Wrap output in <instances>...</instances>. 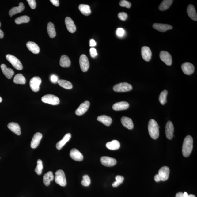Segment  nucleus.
Returning a JSON list of instances; mask_svg holds the SVG:
<instances>
[{
    "mask_svg": "<svg viewBox=\"0 0 197 197\" xmlns=\"http://www.w3.org/2000/svg\"><path fill=\"white\" fill-rule=\"evenodd\" d=\"M54 179V175L51 171H49L47 173L44 174L43 176V183L46 186H49L50 182Z\"/></svg>",
    "mask_w": 197,
    "mask_h": 197,
    "instance_id": "cd10ccee",
    "label": "nucleus"
},
{
    "mask_svg": "<svg viewBox=\"0 0 197 197\" xmlns=\"http://www.w3.org/2000/svg\"><path fill=\"white\" fill-rule=\"evenodd\" d=\"M90 103L89 101H85V102L80 104L75 112V114L78 116H81L86 112L89 108Z\"/></svg>",
    "mask_w": 197,
    "mask_h": 197,
    "instance_id": "f8f14e48",
    "label": "nucleus"
},
{
    "mask_svg": "<svg viewBox=\"0 0 197 197\" xmlns=\"http://www.w3.org/2000/svg\"><path fill=\"white\" fill-rule=\"evenodd\" d=\"M168 93V92L166 90H164L161 93L159 97V100L161 104L164 105L167 102L166 97H167Z\"/></svg>",
    "mask_w": 197,
    "mask_h": 197,
    "instance_id": "4c0bfd02",
    "label": "nucleus"
},
{
    "mask_svg": "<svg viewBox=\"0 0 197 197\" xmlns=\"http://www.w3.org/2000/svg\"><path fill=\"white\" fill-rule=\"evenodd\" d=\"M79 9L82 14L85 16H89L91 14L90 7L89 5L80 4L79 6Z\"/></svg>",
    "mask_w": 197,
    "mask_h": 197,
    "instance_id": "7c9ffc66",
    "label": "nucleus"
},
{
    "mask_svg": "<svg viewBox=\"0 0 197 197\" xmlns=\"http://www.w3.org/2000/svg\"><path fill=\"white\" fill-rule=\"evenodd\" d=\"M119 5L122 7H125L126 8L129 9L131 8V4L130 2L126 0H122L120 1Z\"/></svg>",
    "mask_w": 197,
    "mask_h": 197,
    "instance_id": "79ce46f5",
    "label": "nucleus"
},
{
    "mask_svg": "<svg viewBox=\"0 0 197 197\" xmlns=\"http://www.w3.org/2000/svg\"><path fill=\"white\" fill-rule=\"evenodd\" d=\"M59 85L61 87L64 88V89H70L73 88L72 84L70 82L67 81L66 80H59L58 83Z\"/></svg>",
    "mask_w": 197,
    "mask_h": 197,
    "instance_id": "c9c22d12",
    "label": "nucleus"
},
{
    "mask_svg": "<svg viewBox=\"0 0 197 197\" xmlns=\"http://www.w3.org/2000/svg\"><path fill=\"white\" fill-rule=\"evenodd\" d=\"M187 13L188 16L193 20L197 21V14L194 5H189L187 8Z\"/></svg>",
    "mask_w": 197,
    "mask_h": 197,
    "instance_id": "4be33fe9",
    "label": "nucleus"
},
{
    "mask_svg": "<svg viewBox=\"0 0 197 197\" xmlns=\"http://www.w3.org/2000/svg\"><path fill=\"white\" fill-rule=\"evenodd\" d=\"M118 18L120 20L125 21L128 18V15L126 13L120 12L118 14Z\"/></svg>",
    "mask_w": 197,
    "mask_h": 197,
    "instance_id": "c03bdc74",
    "label": "nucleus"
},
{
    "mask_svg": "<svg viewBox=\"0 0 197 197\" xmlns=\"http://www.w3.org/2000/svg\"><path fill=\"white\" fill-rule=\"evenodd\" d=\"M173 1L172 0H164L159 6L160 10L164 11L169 9L173 3Z\"/></svg>",
    "mask_w": 197,
    "mask_h": 197,
    "instance_id": "473e14b6",
    "label": "nucleus"
},
{
    "mask_svg": "<svg viewBox=\"0 0 197 197\" xmlns=\"http://www.w3.org/2000/svg\"><path fill=\"white\" fill-rule=\"evenodd\" d=\"M153 27L155 29L161 32H165L167 30L172 29L173 28V27L171 25L158 23L154 24Z\"/></svg>",
    "mask_w": 197,
    "mask_h": 197,
    "instance_id": "f3484780",
    "label": "nucleus"
},
{
    "mask_svg": "<svg viewBox=\"0 0 197 197\" xmlns=\"http://www.w3.org/2000/svg\"><path fill=\"white\" fill-rule=\"evenodd\" d=\"M24 9L25 6L24 4L22 3H20L18 7H13L9 10V14L11 17L15 15L22 12L24 11Z\"/></svg>",
    "mask_w": 197,
    "mask_h": 197,
    "instance_id": "a878e982",
    "label": "nucleus"
},
{
    "mask_svg": "<svg viewBox=\"0 0 197 197\" xmlns=\"http://www.w3.org/2000/svg\"><path fill=\"white\" fill-rule=\"evenodd\" d=\"M193 140L192 137L188 135L185 138L183 143L182 153L184 156L188 157L192 152Z\"/></svg>",
    "mask_w": 197,
    "mask_h": 197,
    "instance_id": "f257e3e1",
    "label": "nucleus"
},
{
    "mask_svg": "<svg viewBox=\"0 0 197 197\" xmlns=\"http://www.w3.org/2000/svg\"><path fill=\"white\" fill-rule=\"evenodd\" d=\"M13 81L17 84L24 85L26 83V79L22 74H19L15 76Z\"/></svg>",
    "mask_w": 197,
    "mask_h": 197,
    "instance_id": "f704fd0d",
    "label": "nucleus"
},
{
    "mask_svg": "<svg viewBox=\"0 0 197 197\" xmlns=\"http://www.w3.org/2000/svg\"><path fill=\"white\" fill-rule=\"evenodd\" d=\"M125 30L123 28H118L116 30V33L119 37H122L125 34Z\"/></svg>",
    "mask_w": 197,
    "mask_h": 197,
    "instance_id": "a18cd8bd",
    "label": "nucleus"
},
{
    "mask_svg": "<svg viewBox=\"0 0 197 197\" xmlns=\"http://www.w3.org/2000/svg\"><path fill=\"white\" fill-rule=\"evenodd\" d=\"M97 120L106 126L110 125L112 121V118L106 115H102L98 116Z\"/></svg>",
    "mask_w": 197,
    "mask_h": 197,
    "instance_id": "c756f323",
    "label": "nucleus"
},
{
    "mask_svg": "<svg viewBox=\"0 0 197 197\" xmlns=\"http://www.w3.org/2000/svg\"><path fill=\"white\" fill-rule=\"evenodd\" d=\"M174 131L173 124L171 121H168L165 126V134L168 139H172Z\"/></svg>",
    "mask_w": 197,
    "mask_h": 197,
    "instance_id": "2eb2a0df",
    "label": "nucleus"
},
{
    "mask_svg": "<svg viewBox=\"0 0 197 197\" xmlns=\"http://www.w3.org/2000/svg\"><path fill=\"white\" fill-rule=\"evenodd\" d=\"M41 82V78L38 76L32 78L30 81V87L32 90L34 92H37L39 91Z\"/></svg>",
    "mask_w": 197,
    "mask_h": 197,
    "instance_id": "0eeeda50",
    "label": "nucleus"
},
{
    "mask_svg": "<svg viewBox=\"0 0 197 197\" xmlns=\"http://www.w3.org/2000/svg\"><path fill=\"white\" fill-rule=\"evenodd\" d=\"M41 100L44 103L52 105H58L60 102V99L58 97L51 94L44 96L42 97Z\"/></svg>",
    "mask_w": 197,
    "mask_h": 197,
    "instance_id": "20e7f679",
    "label": "nucleus"
},
{
    "mask_svg": "<svg viewBox=\"0 0 197 197\" xmlns=\"http://www.w3.org/2000/svg\"><path fill=\"white\" fill-rule=\"evenodd\" d=\"M141 55L143 59L146 62H149L152 57V53L151 50L148 47H143L141 48Z\"/></svg>",
    "mask_w": 197,
    "mask_h": 197,
    "instance_id": "ddd939ff",
    "label": "nucleus"
},
{
    "mask_svg": "<svg viewBox=\"0 0 197 197\" xmlns=\"http://www.w3.org/2000/svg\"><path fill=\"white\" fill-rule=\"evenodd\" d=\"M6 57L7 61H8L16 69L18 70H21L23 69L21 63L16 57L9 54L6 55Z\"/></svg>",
    "mask_w": 197,
    "mask_h": 197,
    "instance_id": "39448f33",
    "label": "nucleus"
},
{
    "mask_svg": "<svg viewBox=\"0 0 197 197\" xmlns=\"http://www.w3.org/2000/svg\"><path fill=\"white\" fill-rule=\"evenodd\" d=\"M50 80L51 83L56 84L58 83L59 78L58 76L55 75V74H52L51 76Z\"/></svg>",
    "mask_w": 197,
    "mask_h": 197,
    "instance_id": "de8ad7c7",
    "label": "nucleus"
},
{
    "mask_svg": "<svg viewBox=\"0 0 197 197\" xmlns=\"http://www.w3.org/2000/svg\"><path fill=\"white\" fill-rule=\"evenodd\" d=\"M96 42L93 39H91L89 41V46L91 47H93L96 45Z\"/></svg>",
    "mask_w": 197,
    "mask_h": 197,
    "instance_id": "3c124183",
    "label": "nucleus"
},
{
    "mask_svg": "<svg viewBox=\"0 0 197 197\" xmlns=\"http://www.w3.org/2000/svg\"><path fill=\"white\" fill-rule=\"evenodd\" d=\"M116 181L112 183V186L114 187H117L123 182L124 178L122 176L117 175L116 177Z\"/></svg>",
    "mask_w": 197,
    "mask_h": 197,
    "instance_id": "ea45409f",
    "label": "nucleus"
},
{
    "mask_svg": "<svg viewBox=\"0 0 197 197\" xmlns=\"http://www.w3.org/2000/svg\"><path fill=\"white\" fill-rule=\"evenodd\" d=\"M181 69L184 73L187 75H191L192 74L195 70L194 65L189 62L183 63L181 65Z\"/></svg>",
    "mask_w": 197,
    "mask_h": 197,
    "instance_id": "9b49d317",
    "label": "nucleus"
},
{
    "mask_svg": "<svg viewBox=\"0 0 197 197\" xmlns=\"http://www.w3.org/2000/svg\"><path fill=\"white\" fill-rule=\"evenodd\" d=\"M28 4L30 6V8L32 9H34L36 8V2L35 0H27Z\"/></svg>",
    "mask_w": 197,
    "mask_h": 197,
    "instance_id": "49530a36",
    "label": "nucleus"
},
{
    "mask_svg": "<svg viewBox=\"0 0 197 197\" xmlns=\"http://www.w3.org/2000/svg\"><path fill=\"white\" fill-rule=\"evenodd\" d=\"M169 168L168 166H164L161 168L158 173L161 181H165L167 180L169 177Z\"/></svg>",
    "mask_w": 197,
    "mask_h": 197,
    "instance_id": "9d476101",
    "label": "nucleus"
},
{
    "mask_svg": "<svg viewBox=\"0 0 197 197\" xmlns=\"http://www.w3.org/2000/svg\"><path fill=\"white\" fill-rule=\"evenodd\" d=\"M1 22H0V28H1ZM4 34L3 32L2 31L1 29H0V39H2L4 37Z\"/></svg>",
    "mask_w": 197,
    "mask_h": 197,
    "instance_id": "864d4df0",
    "label": "nucleus"
},
{
    "mask_svg": "<svg viewBox=\"0 0 197 197\" xmlns=\"http://www.w3.org/2000/svg\"><path fill=\"white\" fill-rule=\"evenodd\" d=\"M30 18L29 17L26 16H21L18 17L15 20V23L17 24H20L23 23H27L29 22Z\"/></svg>",
    "mask_w": 197,
    "mask_h": 197,
    "instance_id": "e433bc0d",
    "label": "nucleus"
},
{
    "mask_svg": "<svg viewBox=\"0 0 197 197\" xmlns=\"http://www.w3.org/2000/svg\"><path fill=\"white\" fill-rule=\"evenodd\" d=\"M89 51L92 57L94 58V57L97 56V50L95 48H91L89 50Z\"/></svg>",
    "mask_w": 197,
    "mask_h": 197,
    "instance_id": "09e8293b",
    "label": "nucleus"
},
{
    "mask_svg": "<svg viewBox=\"0 0 197 197\" xmlns=\"http://www.w3.org/2000/svg\"><path fill=\"white\" fill-rule=\"evenodd\" d=\"M121 122L122 125L124 127L129 130L132 129L134 127V124L132 120L129 118L123 116L121 118Z\"/></svg>",
    "mask_w": 197,
    "mask_h": 197,
    "instance_id": "b1692460",
    "label": "nucleus"
},
{
    "mask_svg": "<svg viewBox=\"0 0 197 197\" xmlns=\"http://www.w3.org/2000/svg\"><path fill=\"white\" fill-rule=\"evenodd\" d=\"M1 67L2 71L6 77L7 79H11L14 74L13 70L11 68H7L6 65L5 64H2Z\"/></svg>",
    "mask_w": 197,
    "mask_h": 197,
    "instance_id": "412c9836",
    "label": "nucleus"
},
{
    "mask_svg": "<svg viewBox=\"0 0 197 197\" xmlns=\"http://www.w3.org/2000/svg\"><path fill=\"white\" fill-rule=\"evenodd\" d=\"M71 137V135L70 133H68L64 136L62 140L59 141L57 143L56 147L57 150H60L64 145L70 140Z\"/></svg>",
    "mask_w": 197,
    "mask_h": 197,
    "instance_id": "393cba45",
    "label": "nucleus"
},
{
    "mask_svg": "<svg viewBox=\"0 0 197 197\" xmlns=\"http://www.w3.org/2000/svg\"><path fill=\"white\" fill-rule=\"evenodd\" d=\"M154 180L156 182H159L161 181V179L160 177L159 176L158 174H157L155 176L154 178Z\"/></svg>",
    "mask_w": 197,
    "mask_h": 197,
    "instance_id": "603ef678",
    "label": "nucleus"
},
{
    "mask_svg": "<svg viewBox=\"0 0 197 197\" xmlns=\"http://www.w3.org/2000/svg\"><path fill=\"white\" fill-rule=\"evenodd\" d=\"M176 197H196L194 195H188L186 192H180L176 194Z\"/></svg>",
    "mask_w": 197,
    "mask_h": 197,
    "instance_id": "37998d69",
    "label": "nucleus"
},
{
    "mask_svg": "<svg viewBox=\"0 0 197 197\" xmlns=\"http://www.w3.org/2000/svg\"><path fill=\"white\" fill-rule=\"evenodd\" d=\"M161 60L168 66H170L172 63V60L171 54L167 51H161L160 54Z\"/></svg>",
    "mask_w": 197,
    "mask_h": 197,
    "instance_id": "1a4fd4ad",
    "label": "nucleus"
},
{
    "mask_svg": "<svg viewBox=\"0 0 197 197\" xmlns=\"http://www.w3.org/2000/svg\"><path fill=\"white\" fill-rule=\"evenodd\" d=\"M50 2L53 5L56 7H58L60 4L59 0H51Z\"/></svg>",
    "mask_w": 197,
    "mask_h": 197,
    "instance_id": "8fccbe9b",
    "label": "nucleus"
},
{
    "mask_svg": "<svg viewBox=\"0 0 197 197\" xmlns=\"http://www.w3.org/2000/svg\"><path fill=\"white\" fill-rule=\"evenodd\" d=\"M55 183L61 186L64 187L66 185V180L64 172L62 170H59L55 173Z\"/></svg>",
    "mask_w": 197,
    "mask_h": 197,
    "instance_id": "7ed1b4c3",
    "label": "nucleus"
},
{
    "mask_svg": "<svg viewBox=\"0 0 197 197\" xmlns=\"http://www.w3.org/2000/svg\"><path fill=\"white\" fill-rule=\"evenodd\" d=\"M43 163L42 160L39 159L37 160V166L35 169L36 173L38 175H40L42 173V171L43 169Z\"/></svg>",
    "mask_w": 197,
    "mask_h": 197,
    "instance_id": "58836bf2",
    "label": "nucleus"
},
{
    "mask_svg": "<svg viewBox=\"0 0 197 197\" xmlns=\"http://www.w3.org/2000/svg\"><path fill=\"white\" fill-rule=\"evenodd\" d=\"M129 107V103L123 101L115 103L113 105L112 108L114 110L120 111L127 109Z\"/></svg>",
    "mask_w": 197,
    "mask_h": 197,
    "instance_id": "aec40b11",
    "label": "nucleus"
},
{
    "mask_svg": "<svg viewBox=\"0 0 197 197\" xmlns=\"http://www.w3.org/2000/svg\"><path fill=\"white\" fill-rule=\"evenodd\" d=\"M65 22L68 31L70 33H74L76 31V28L72 19L69 17H67L65 19Z\"/></svg>",
    "mask_w": 197,
    "mask_h": 197,
    "instance_id": "dca6fc26",
    "label": "nucleus"
},
{
    "mask_svg": "<svg viewBox=\"0 0 197 197\" xmlns=\"http://www.w3.org/2000/svg\"><path fill=\"white\" fill-rule=\"evenodd\" d=\"M100 161L103 165L108 167L116 165L117 162L115 159L107 156H103L101 157Z\"/></svg>",
    "mask_w": 197,
    "mask_h": 197,
    "instance_id": "4468645a",
    "label": "nucleus"
},
{
    "mask_svg": "<svg viewBox=\"0 0 197 197\" xmlns=\"http://www.w3.org/2000/svg\"><path fill=\"white\" fill-rule=\"evenodd\" d=\"M2 101V97H0V103Z\"/></svg>",
    "mask_w": 197,
    "mask_h": 197,
    "instance_id": "5fc2aeb1",
    "label": "nucleus"
},
{
    "mask_svg": "<svg viewBox=\"0 0 197 197\" xmlns=\"http://www.w3.org/2000/svg\"><path fill=\"white\" fill-rule=\"evenodd\" d=\"M43 137V135L40 133H37L33 136L30 144V146L32 149L37 148L39 146L40 141Z\"/></svg>",
    "mask_w": 197,
    "mask_h": 197,
    "instance_id": "6ab92c4d",
    "label": "nucleus"
},
{
    "mask_svg": "<svg viewBox=\"0 0 197 197\" xmlns=\"http://www.w3.org/2000/svg\"><path fill=\"white\" fill-rule=\"evenodd\" d=\"M132 89V85L127 83H121L116 84L113 88L114 90L116 92H125L131 91Z\"/></svg>",
    "mask_w": 197,
    "mask_h": 197,
    "instance_id": "423d86ee",
    "label": "nucleus"
},
{
    "mask_svg": "<svg viewBox=\"0 0 197 197\" xmlns=\"http://www.w3.org/2000/svg\"><path fill=\"white\" fill-rule=\"evenodd\" d=\"M83 180L81 181V184L84 186H89L91 184V179L89 176L85 175L83 176Z\"/></svg>",
    "mask_w": 197,
    "mask_h": 197,
    "instance_id": "a19ab883",
    "label": "nucleus"
},
{
    "mask_svg": "<svg viewBox=\"0 0 197 197\" xmlns=\"http://www.w3.org/2000/svg\"><path fill=\"white\" fill-rule=\"evenodd\" d=\"M47 31L50 37L54 38L56 36V32L54 25L52 22H49L47 25Z\"/></svg>",
    "mask_w": 197,
    "mask_h": 197,
    "instance_id": "72a5a7b5",
    "label": "nucleus"
},
{
    "mask_svg": "<svg viewBox=\"0 0 197 197\" xmlns=\"http://www.w3.org/2000/svg\"><path fill=\"white\" fill-rule=\"evenodd\" d=\"M79 63L80 68L82 71L86 72L89 68V59L85 55H82L79 59Z\"/></svg>",
    "mask_w": 197,
    "mask_h": 197,
    "instance_id": "6e6552de",
    "label": "nucleus"
},
{
    "mask_svg": "<svg viewBox=\"0 0 197 197\" xmlns=\"http://www.w3.org/2000/svg\"><path fill=\"white\" fill-rule=\"evenodd\" d=\"M8 127L14 133L18 135H20L21 134V128L18 124L15 122H10L8 124Z\"/></svg>",
    "mask_w": 197,
    "mask_h": 197,
    "instance_id": "bb28decb",
    "label": "nucleus"
},
{
    "mask_svg": "<svg viewBox=\"0 0 197 197\" xmlns=\"http://www.w3.org/2000/svg\"><path fill=\"white\" fill-rule=\"evenodd\" d=\"M60 66L63 68H68L71 64L70 59L66 55H63L61 57L60 61Z\"/></svg>",
    "mask_w": 197,
    "mask_h": 197,
    "instance_id": "c85d7f7f",
    "label": "nucleus"
},
{
    "mask_svg": "<svg viewBox=\"0 0 197 197\" xmlns=\"http://www.w3.org/2000/svg\"><path fill=\"white\" fill-rule=\"evenodd\" d=\"M107 148L111 150H118L120 147V143L117 140H114L106 143Z\"/></svg>",
    "mask_w": 197,
    "mask_h": 197,
    "instance_id": "2f4dec72",
    "label": "nucleus"
},
{
    "mask_svg": "<svg viewBox=\"0 0 197 197\" xmlns=\"http://www.w3.org/2000/svg\"><path fill=\"white\" fill-rule=\"evenodd\" d=\"M70 156L72 159L78 161H81L83 159V156L77 149L74 148L70 151Z\"/></svg>",
    "mask_w": 197,
    "mask_h": 197,
    "instance_id": "a211bd4d",
    "label": "nucleus"
},
{
    "mask_svg": "<svg viewBox=\"0 0 197 197\" xmlns=\"http://www.w3.org/2000/svg\"><path fill=\"white\" fill-rule=\"evenodd\" d=\"M160 127L156 120L151 119L149 122L148 129L149 134L152 138L156 139L158 138L159 135V130Z\"/></svg>",
    "mask_w": 197,
    "mask_h": 197,
    "instance_id": "f03ea898",
    "label": "nucleus"
},
{
    "mask_svg": "<svg viewBox=\"0 0 197 197\" xmlns=\"http://www.w3.org/2000/svg\"><path fill=\"white\" fill-rule=\"evenodd\" d=\"M28 48L34 54H37L40 52V49L37 44L33 42L29 41L26 44Z\"/></svg>",
    "mask_w": 197,
    "mask_h": 197,
    "instance_id": "5701e85b",
    "label": "nucleus"
}]
</instances>
